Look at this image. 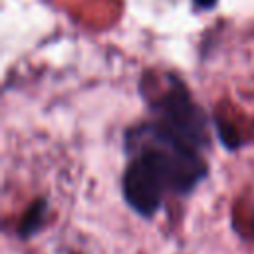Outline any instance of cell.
I'll use <instances>...</instances> for the list:
<instances>
[{
  "instance_id": "1",
  "label": "cell",
  "mask_w": 254,
  "mask_h": 254,
  "mask_svg": "<svg viewBox=\"0 0 254 254\" xmlns=\"http://www.w3.org/2000/svg\"><path fill=\"white\" fill-rule=\"evenodd\" d=\"M208 145L157 119L125 131L127 165L121 189L127 204L141 216H153L169 194L185 196L208 175L202 151Z\"/></svg>"
},
{
  "instance_id": "2",
  "label": "cell",
  "mask_w": 254,
  "mask_h": 254,
  "mask_svg": "<svg viewBox=\"0 0 254 254\" xmlns=\"http://www.w3.org/2000/svg\"><path fill=\"white\" fill-rule=\"evenodd\" d=\"M194 2H196L198 6H202V8H210V6H212L216 0H194Z\"/></svg>"
}]
</instances>
